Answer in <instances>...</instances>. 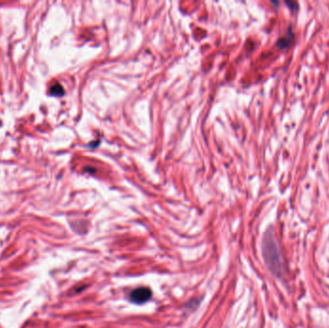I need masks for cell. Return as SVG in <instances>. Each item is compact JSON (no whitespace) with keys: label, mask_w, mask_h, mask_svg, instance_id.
<instances>
[{"label":"cell","mask_w":329,"mask_h":328,"mask_svg":"<svg viewBox=\"0 0 329 328\" xmlns=\"http://www.w3.org/2000/svg\"><path fill=\"white\" fill-rule=\"evenodd\" d=\"M151 295H152L151 290L149 288L142 287V288L133 290L129 294V298L132 302H134L136 304H143L146 302L148 299H150Z\"/></svg>","instance_id":"2"},{"label":"cell","mask_w":329,"mask_h":328,"mask_svg":"<svg viewBox=\"0 0 329 328\" xmlns=\"http://www.w3.org/2000/svg\"><path fill=\"white\" fill-rule=\"evenodd\" d=\"M292 39H293V33H292V27L290 26L287 35H286L285 37H283V38H281V39L278 40L277 45H278L280 48H286V47H288L289 45H291Z\"/></svg>","instance_id":"3"},{"label":"cell","mask_w":329,"mask_h":328,"mask_svg":"<svg viewBox=\"0 0 329 328\" xmlns=\"http://www.w3.org/2000/svg\"><path fill=\"white\" fill-rule=\"evenodd\" d=\"M263 255L265 263L271 273L276 277H282L284 273V261L274 234L271 230L266 233L263 239Z\"/></svg>","instance_id":"1"},{"label":"cell","mask_w":329,"mask_h":328,"mask_svg":"<svg viewBox=\"0 0 329 328\" xmlns=\"http://www.w3.org/2000/svg\"><path fill=\"white\" fill-rule=\"evenodd\" d=\"M51 92V95L52 96H55V97H60V96H63L64 95V89L61 85H55L51 88L50 90Z\"/></svg>","instance_id":"4"}]
</instances>
